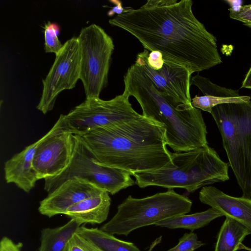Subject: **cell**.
I'll return each mask as SVG.
<instances>
[{"label":"cell","mask_w":251,"mask_h":251,"mask_svg":"<svg viewBox=\"0 0 251 251\" xmlns=\"http://www.w3.org/2000/svg\"><path fill=\"white\" fill-rule=\"evenodd\" d=\"M251 97L248 96L228 98L208 95L202 96L196 95L192 99L191 104L195 108L211 114L212 108L217 105L224 103L247 102L251 101Z\"/></svg>","instance_id":"obj_21"},{"label":"cell","mask_w":251,"mask_h":251,"mask_svg":"<svg viewBox=\"0 0 251 251\" xmlns=\"http://www.w3.org/2000/svg\"><path fill=\"white\" fill-rule=\"evenodd\" d=\"M80 226L76 221L71 219L62 226L43 228L41 233L39 251H65L70 240Z\"/></svg>","instance_id":"obj_18"},{"label":"cell","mask_w":251,"mask_h":251,"mask_svg":"<svg viewBox=\"0 0 251 251\" xmlns=\"http://www.w3.org/2000/svg\"><path fill=\"white\" fill-rule=\"evenodd\" d=\"M40 139L33 162L38 180L55 176L67 167L75 148V135L67 128L63 114H61Z\"/></svg>","instance_id":"obj_11"},{"label":"cell","mask_w":251,"mask_h":251,"mask_svg":"<svg viewBox=\"0 0 251 251\" xmlns=\"http://www.w3.org/2000/svg\"><path fill=\"white\" fill-rule=\"evenodd\" d=\"M223 216L221 212L211 207L201 212L172 217L161 221L155 225L170 229H188L193 231L205 226L214 219Z\"/></svg>","instance_id":"obj_19"},{"label":"cell","mask_w":251,"mask_h":251,"mask_svg":"<svg viewBox=\"0 0 251 251\" xmlns=\"http://www.w3.org/2000/svg\"><path fill=\"white\" fill-rule=\"evenodd\" d=\"M225 1L230 6L228 9L229 12L238 13L241 10L243 5V1L242 0H226Z\"/></svg>","instance_id":"obj_30"},{"label":"cell","mask_w":251,"mask_h":251,"mask_svg":"<svg viewBox=\"0 0 251 251\" xmlns=\"http://www.w3.org/2000/svg\"><path fill=\"white\" fill-rule=\"evenodd\" d=\"M39 139L26 147L21 152L7 160L4 165L5 179L7 183H14L26 193H29L38 180L34 170L33 158Z\"/></svg>","instance_id":"obj_15"},{"label":"cell","mask_w":251,"mask_h":251,"mask_svg":"<svg viewBox=\"0 0 251 251\" xmlns=\"http://www.w3.org/2000/svg\"><path fill=\"white\" fill-rule=\"evenodd\" d=\"M190 85L196 86L204 95L228 98L240 96L238 91L219 86L199 75L191 77Z\"/></svg>","instance_id":"obj_22"},{"label":"cell","mask_w":251,"mask_h":251,"mask_svg":"<svg viewBox=\"0 0 251 251\" xmlns=\"http://www.w3.org/2000/svg\"><path fill=\"white\" fill-rule=\"evenodd\" d=\"M192 201L173 189L143 198L129 196L117 207L114 216L100 229L127 236L133 230L191 211Z\"/></svg>","instance_id":"obj_6"},{"label":"cell","mask_w":251,"mask_h":251,"mask_svg":"<svg viewBox=\"0 0 251 251\" xmlns=\"http://www.w3.org/2000/svg\"><path fill=\"white\" fill-rule=\"evenodd\" d=\"M50 71L43 79V90L37 109L45 114L51 111L58 95L74 88L80 74V51L77 37L63 44Z\"/></svg>","instance_id":"obj_10"},{"label":"cell","mask_w":251,"mask_h":251,"mask_svg":"<svg viewBox=\"0 0 251 251\" xmlns=\"http://www.w3.org/2000/svg\"><path fill=\"white\" fill-rule=\"evenodd\" d=\"M147 62L148 66L153 70L160 69L164 62L162 54L158 51H152L149 52Z\"/></svg>","instance_id":"obj_27"},{"label":"cell","mask_w":251,"mask_h":251,"mask_svg":"<svg viewBox=\"0 0 251 251\" xmlns=\"http://www.w3.org/2000/svg\"><path fill=\"white\" fill-rule=\"evenodd\" d=\"M191 0H148L137 9L126 7L110 19L112 26L135 37L149 51L183 66L193 74L222 63L217 39L194 15Z\"/></svg>","instance_id":"obj_1"},{"label":"cell","mask_w":251,"mask_h":251,"mask_svg":"<svg viewBox=\"0 0 251 251\" xmlns=\"http://www.w3.org/2000/svg\"><path fill=\"white\" fill-rule=\"evenodd\" d=\"M77 233L91 242L102 251H141L133 243L120 240L113 234L98 228H88L80 226ZM157 239L151 246L149 251L161 239Z\"/></svg>","instance_id":"obj_17"},{"label":"cell","mask_w":251,"mask_h":251,"mask_svg":"<svg viewBox=\"0 0 251 251\" xmlns=\"http://www.w3.org/2000/svg\"><path fill=\"white\" fill-rule=\"evenodd\" d=\"M21 243L16 244L9 238L4 236L0 242V251H21Z\"/></svg>","instance_id":"obj_28"},{"label":"cell","mask_w":251,"mask_h":251,"mask_svg":"<svg viewBox=\"0 0 251 251\" xmlns=\"http://www.w3.org/2000/svg\"><path fill=\"white\" fill-rule=\"evenodd\" d=\"M211 114L242 197L251 199V100L217 105Z\"/></svg>","instance_id":"obj_5"},{"label":"cell","mask_w":251,"mask_h":251,"mask_svg":"<svg viewBox=\"0 0 251 251\" xmlns=\"http://www.w3.org/2000/svg\"><path fill=\"white\" fill-rule=\"evenodd\" d=\"M80 51V74L86 98L100 97L108 81L113 41L100 26L83 27L77 37Z\"/></svg>","instance_id":"obj_8"},{"label":"cell","mask_w":251,"mask_h":251,"mask_svg":"<svg viewBox=\"0 0 251 251\" xmlns=\"http://www.w3.org/2000/svg\"><path fill=\"white\" fill-rule=\"evenodd\" d=\"M229 16L251 28V4L243 5L238 13L229 12Z\"/></svg>","instance_id":"obj_26"},{"label":"cell","mask_w":251,"mask_h":251,"mask_svg":"<svg viewBox=\"0 0 251 251\" xmlns=\"http://www.w3.org/2000/svg\"><path fill=\"white\" fill-rule=\"evenodd\" d=\"M128 96L123 92L109 100L100 97L86 98L68 114L63 115L67 128L81 135L89 130L141 116L132 107Z\"/></svg>","instance_id":"obj_9"},{"label":"cell","mask_w":251,"mask_h":251,"mask_svg":"<svg viewBox=\"0 0 251 251\" xmlns=\"http://www.w3.org/2000/svg\"><path fill=\"white\" fill-rule=\"evenodd\" d=\"M241 88L251 89V65L242 82Z\"/></svg>","instance_id":"obj_31"},{"label":"cell","mask_w":251,"mask_h":251,"mask_svg":"<svg viewBox=\"0 0 251 251\" xmlns=\"http://www.w3.org/2000/svg\"><path fill=\"white\" fill-rule=\"evenodd\" d=\"M75 135V146L69 165L58 175L45 179L44 189L48 193L74 178L88 182L111 195L135 184L129 172L99 164L82 137Z\"/></svg>","instance_id":"obj_7"},{"label":"cell","mask_w":251,"mask_h":251,"mask_svg":"<svg viewBox=\"0 0 251 251\" xmlns=\"http://www.w3.org/2000/svg\"><path fill=\"white\" fill-rule=\"evenodd\" d=\"M110 204L109 193L103 191L73 205L64 215L71 219L75 220L81 225L83 224H100L106 220Z\"/></svg>","instance_id":"obj_16"},{"label":"cell","mask_w":251,"mask_h":251,"mask_svg":"<svg viewBox=\"0 0 251 251\" xmlns=\"http://www.w3.org/2000/svg\"><path fill=\"white\" fill-rule=\"evenodd\" d=\"M203 245L199 240L197 234L191 231L185 233L179 239L178 244L167 251H194Z\"/></svg>","instance_id":"obj_24"},{"label":"cell","mask_w":251,"mask_h":251,"mask_svg":"<svg viewBox=\"0 0 251 251\" xmlns=\"http://www.w3.org/2000/svg\"><path fill=\"white\" fill-rule=\"evenodd\" d=\"M149 51L144 49L136 60L140 62L147 74L162 91L186 103L191 104L190 81L192 73L186 67L164 60L158 70L150 68L147 62Z\"/></svg>","instance_id":"obj_12"},{"label":"cell","mask_w":251,"mask_h":251,"mask_svg":"<svg viewBox=\"0 0 251 251\" xmlns=\"http://www.w3.org/2000/svg\"><path fill=\"white\" fill-rule=\"evenodd\" d=\"M200 201L234 219L246 227L251 234V199L235 197L214 186H204L199 193Z\"/></svg>","instance_id":"obj_14"},{"label":"cell","mask_w":251,"mask_h":251,"mask_svg":"<svg viewBox=\"0 0 251 251\" xmlns=\"http://www.w3.org/2000/svg\"><path fill=\"white\" fill-rule=\"evenodd\" d=\"M80 136L99 164L130 174L157 170L171 161L164 126L142 114Z\"/></svg>","instance_id":"obj_2"},{"label":"cell","mask_w":251,"mask_h":251,"mask_svg":"<svg viewBox=\"0 0 251 251\" xmlns=\"http://www.w3.org/2000/svg\"><path fill=\"white\" fill-rule=\"evenodd\" d=\"M124 92L139 103L142 115L164 126L166 144L176 152L208 145L206 125L200 109L160 89L138 60L124 77Z\"/></svg>","instance_id":"obj_3"},{"label":"cell","mask_w":251,"mask_h":251,"mask_svg":"<svg viewBox=\"0 0 251 251\" xmlns=\"http://www.w3.org/2000/svg\"><path fill=\"white\" fill-rule=\"evenodd\" d=\"M44 29L45 51L54 53L56 55L63 46L57 36L59 27L55 23L49 22L45 25Z\"/></svg>","instance_id":"obj_23"},{"label":"cell","mask_w":251,"mask_h":251,"mask_svg":"<svg viewBox=\"0 0 251 251\" xmlns=\"http://www.w3.org/2000/svg\"><path fill=\"white\" fill-rule=\"evenodd\" d=\"M249 234L248 229L241 224L226 217L218 233L214 251H236Z\"/></svg>","instance_id":"obj_20"},{"label":"cell","mask_w":251,"mask_h":251,"mask_svg":"<svg viewBox=\"0 0 251 251\" xmlns=\"http://www.w3.org/2000/svg\"><path fill=\"white\" fill-rule=\"evenodd\" d=\"M110 1L115 4V5L108 12L107 14L109 16H112L115 13L117 14V15H120L124 12L125 8L123 7L122 3L120 0H112Z\"/></svg>","instance_id":"obj_29"},{"label":"cell","mask_w":251,"mask_h":251,"mask_svg":"<svg viewBox=\"0 0 251 251\" xmlns=\"http://www.w3.org/2000/svg\"><path fill=\"white\" fill-rule=\"evenodd\" d=\"M65 251H102L77 232L68 243Z\"/></svg>","instance_id":"obj_25"},{"label":"cell","mask_w":251,"mask_h":251,"mask_svg":"<svg viewBox=\"0 0 251 251\" xmlns=\"http://www.w3.org/2000/svg\"><path fill=\"white\" fill-rule=\"evenodd\" d=\"M103 191L86 181L76 178L69 179L48 193L40 202L38 211L49 218L64 214L73 205Z\"/></svg>","instance_id":"obj_13"},{"label":"cell","mask_w":251,"mask_h":251,"mask_svg":"<svg viewBox=\"0 0 251 251\" xmlns=\"http://www.w3.org/2000/svg\"><path fill=\"white\" fill-rule=\"evenodd\" d=\"M171 154V161L160 169L130 174L135 184L142 188H180L193 193L201 187L229 179L228 164L208 145Z\"/></svg>","instance_id":"obj_4"}]
</instances>
